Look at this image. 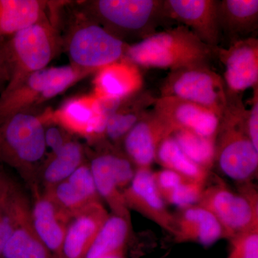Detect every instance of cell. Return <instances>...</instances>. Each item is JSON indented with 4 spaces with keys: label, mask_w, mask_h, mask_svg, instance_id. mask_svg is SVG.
<instances>
[{
    "label": "cell",
    "mask_w": 258,
    "mask_h": 258,
    "mask_svg": "<svg viewBox=\"0 0 258 258\" xmlns=\"http://www.w3.org/2000/svg\"><path fill=\"white\" fill-rule=\"evenodd\" d=\"M171 137L185 155L206 170H211L215 162L216 138L203 137L184 129L174 131Z\"/></svg>",
    "instance_id": "f1b7e54d"
},
{
    "label": "cell",
    "mask_w": 258,
    "mask_h": 258,
    "mask_svg": "<svg viewBox=\"0 0 258 258\" xmlns=\"http://www.w3.org/2000/svg\"><path fill=\"white\" fill-rule=\"evenodd\" d=\"M218 3L215 0H166L163 1V10L164 15L182 24L214 50L221 33Z\"/></svg>",
    "instance_id": "7c38bea8"
},
{
    "label": "cell",
    "mask_w": 258,
    "mask_h": 258,
    "mask_svg": "<svg viewBox=\"0 0 258 258\" xmlns=\"http://www.w3.org/2000/svg\"><path fill=\"white\" fill-rule=\"evenodd\" d=\"M174 217L172 235L176 243L195 242L210 246L226 239L225 231L216 217L200 205L181 209Z\"/></svg>",
    "instance_id": "ac0fdd59"
},
{
    "label": "cell",
    "mask_w": 258,
    "mask_h": 258,
    "mask_svg": "<svg viewBox=\"0 0 258 258\" xmlns=\"http://www.w3.org/2000/svg\"><path fill=\"white\" fill-rule=\"evenodd\" d=\"M227 258H258V228L244 232L231 239Z\"/></svg>",
    "instance_id": "1f68e13d"
},
{
    "label": "cell",
    "mask_w": 258,
    "mask_h": 258,
    "mask_svg": "<svg viewBox=\"0 0 258 258\" xmlns=\"http://www.w3.org/2000/svg\"><path fill=\"white\" fill-rule=\"evenodd\" d=\"M71 139L64 134V129L58 125H50L46 128L45 125V142L46 148L52 152V155L60 152L64 144Z\"/></svg>",
    "instance_id": "e575fe53"
},
{
    "label": "cell",
    "mask_w": 258,
    "mask_h": 258,
    "mask_svg": "<svg viewBox=\"0 0 258 258\" xmlns=\"http://www.w3.org/2000/svg\"><path fill=\"white\" fill-rule=\"evenodd\" d=\"M101 258H125L123 255V252H117V253H113L108 254V255L104 256Z\"/></svg>",
    "instance_id": "74e56055"
},
{
    "label": "cell",
    "mask_w": 258,
    "mask_h": 258,
    "mask_svg": "<svg viewBox=\"0 0 258 258\" xmlns=\"http://www.w3.org/2000/svg\"><path fill=\"white\" fill-rule=\"evenodd\" d=\"M48 3L40 0H0V38L47 20Z\"/></svg>",
    "instance_id": "cb8c5ba5"
},
{
    "label": "cell",
    "mask_w": 258,
    "mask_h": 258,
    "mask_svg": "<svg viewBox=\"0 0 258 258\" xmlns=\"http://www.w3.org/2000/svg\"><path fill=\"white\" fill-rule=\"evenodd\" d=\"M44 123L50 121L70 133L88 140L104 138L108 117L97 113L96 97L83 96L70 99L52 112L41 115Z\"/></svg>",
    "instance_id": "5bb4252c"
},
{
    "label": "cell",
    "mask_w": 258,
    "mask_h": 258,
    "mask_svg": "<svg viewBox=\"0 0 258 258\" xmlns=\"http://www.w3.org/2000/svg\"><path fill=\"white\" fill-rule=\"evenodd\" d=\"M60 38L48 19L17 32L5 42L9 67L8 93L23 84L29 76L47 66L60 49Z\"/></svg>",
    "instance_id": "3957f363"
},
{
    "label": "cell",
    "mask_w": 258,
    "mask_h": 258,
    "mask_svg": "<svg viewBox=\"0 0 258 258\" xmlns=\"http://www.w3.org/2000/svg\"><path fill=\"white\" fill-rule=\"evenodd\" d=\"M45 191L71 216L91 204L102 203L91 168L85 162L69 178Z\"/></svg>",
    "instance_id": "d6986e66"
},
{
    "label": "cell",
    "mask_w": 258,
    "mask_h": 258,
    "mask_svg": "<svg viewBox=\"0 0 258 258\" xmlns=\"http://www.w3.org/2000/svg\"><path fill=\"white\" fill-rule=\"evenodd\" d=\"M198 205L216 217L227 240L258 228V194L251 182L240 184L235 191L219 180L205 186Z\"/></svg>",
    "instance_id": "5b68a950"
},
{
    "label": "cell",
    "mask_w": 258,
    "mask_h": 258,
    "mask_svg": "<svg viewBox=\"0 0 258 258\" xmlns=\"http://www.w3.org/2000/svg\"><path fill=\"white\" fill-rule=\"evenodd\" d=\"M215 49L225 67L223 80L227 94L238 95L257 86V39L246 37L232 42L227 48Z\"/></svg>",
    "instance_id": "8fae6325"
},
{
    "label": "cell",
    "mask_w": 258,
    "mask_h": 258,
    "mask_svg": "<svg viewBox=\"0 0 258 258\" xmlns=\"http://www.w3.org/2000/svg\"><path fill=\"white\" fill-rule=\"evenodd\" d=\"M94 95L124 100L140 92L143 79L138 66L123 57L97 71Z\"/></svg>",
    "instance_id": "ffe728a7"
},
{
    "label": "cell",
    "mask_w": 258,
    "mask_h": 258,
    "mask_svg": "<svg viewBox=\"0 0 258 258\" xmlns=\"http://www.w3.org/2000/svg\"><path fill=\"white\" fill-rule=\"evenodd\" d=\"M109 216L103 203L91 204L71 215L60 258H83Z\"/></svg>",
    "instance_id": "e0dca14e"
},
{
    "label": "cell",
    "mask_w": 258,
    "mask_h": 258,
    "mask_svg": "<svg viewBox=\"0 0 258 258\" xmlns=\"http://www.w3.org/2000/svg\"><path fill=\"white\" fill-rule=\"evenodd\" d=\"M14 186L13 182L8 179L0 169V203L6 198Z\"/></svg>",
    "instance_id": "8d00e7d4"
},
{
    "label": "cell",
    "mask_w": 258,
    "mask_h": 258,
    "mask_svg": "<svg viewBox=\"0 0 258 258\" xmlns=\"http://www.w3.org/2000/svg\"><path fill=\"white\" fill-rule=\"evenodd\" d=\"M213 49L205 45L186 27L152 34L128 45L125 58L138 67L171 71L208 64Z\"/></svg>",
    "instance_id": "6da1fadb"
},
{
    "label": "cell",
    "mask_w": 258,
    "mask_h": 258,
    "mask_svg": "<svg viewBox=\"0 0 258 258\" xmlns=\"http://www.w3.org/2000/svg\"><path fill=\"white\" fill-rule=\"evenodd\" d=\"M9 80V67L5 43H0V83Z\"/></svg>",
    "instance_id": "d590c367"
},
{
    "label": "cell",
    "mask_w": 258,
    "mask_h": 258,
    "mask_svg": "<svg viewBox=\"0 0 258 258\" xmlns=\"http://www.w3.org/2000/svg\"><path fill=\"white\" fill-rule=\"evenodd\" d=\"M98 195L113 215L131 220L123 191L132 182L137 168L120 153L106 152L95 156L89 164Z\"/></svg>",
    "instance_id": "ba28073f"
},
{
    "label": "cell",
    "mask_w": 258,
    "mask_h": 258,
    "mask_svg": "<svg viewBox=\"0 0 258 258\" xmlns=\"http://www.w3.org/2000/svg\"><path fill=\"white\" fill-rule=\"evenodd\" d=\"M172 133L154 111L147 112L122 141L124 155L137 169L152 168L158 148Z\"/></svg>",
    "instance_id": "9a60e30c"
},
{
    "label": "cell",
    "mask_w": 258,
    "mask_h": 258,
    "mask_svg": "<svg viewBox=\"0 0 258 258\" xmlns=\"http://www.w3.org/2000/svg\"><path fill=\"white\" fill-rule=\"evenodd\" d=\"M57 67L46 68L29 76L13 91L0 95V125L10 117L28 111L30 107L42 103V93L53 79Z\"/></svg>",
    "instance_id": "44dd1931"
},
{
    "label": "cell",
    "mask_w": 258,
    "mask_h": 258,
    "mask_svg": "<svg viewBox=\"0 0 258 258\" xmlns=\"http://www.w3.org/2000/svg\"><path fill=\"white\" fill-rule=\"evenodd\" d=\"M218 21L221 30L232 42L246 38L257 27V0H223L218 3Z\"/></svg>",
    "instance_id": "7402d4cb"
},
{
    "label": "cell",
    "mask_w": 258,
    "mask_h": 258,
    "mask_svg": "<svg viewBox=\"0 0 258 258\" xmlns=\"http://www.w3.org/2000/svg\"><path fill=\"white\" fill-rule=\"evenodd\" d=\"M45 123L28 111L17 113L0 125V161L32 177L46 152Z\"/></svg>",
    "instance_id": "277c9868"
},
{
    "label": "cell",
    "mask_w": 258,
    "mask_h": 258,
    "mask_svg": "<svg viewBox=\"0 0 258 258\" xmlns=\"http://www.w3.org/2000/svg\"><path fill=\"white\" fill-rule=\"evenodd\" d=\"M153 111L172 132L184 129L203 137L216 138L220 117L215 112L175 97L159 96Z\"/></svg>",
    "instance_id": "30bf717a"
},
{
    "label": "cell",
    "mask_w": 258,
    "mask_h": 258,
    "mask_svg": "<svg viewBox=\"0 0 258 258\" xmlns=\"http://www.w3.org/2000/svg\"><path fill=\"white\" fill-rule=\"evenodd\" d=\"M131 230V220L113 214L109 215L83 258H101L123 252Z\"/></svg>",
    "instance_id": "484cf974"
},
{
    "label": "cell",
    "mask_w": 258,
    "mask_h": 258,
    "mask_svg": "<svg viewBox=\"0 0 258 258\" xmlns=\"http://www.w3.org/2000/svg\"><path fill=\"white\" fill-rule=\"evenodd\" d=\"M206 183L184 181L175 189L163 197L167 205H174L180 210L198 205L201 199Z\"/></svg>",
    "instance_id": "4dcf8cb0"
},
{
    "label": "cell",
    "mask_w": 258,
    "mask_h": 258,
    "mask_svg": "<svg viewBox=\"0 0 258 258\" xmlns=\"http://www.w3.org/2000/svg\"><path fill=\"white\" fill-rule=\"evenodd\" d=\"M91 74L92 73L75 67L72 64L57 67V73L53 79L42 93V102L60 94L74 83Z\"/></svg>",
    "instance_id": "f546056e"
},
{
    "label": "cell",
    "mask_w": 258,
    "mask_h": 258,
    "mask_svg": "<svg viewBox=\"0 0 258 258\" xmlns=\"http://www.w3.org/2000/svg\"><path fill=\"white\" fill-rule=\"evenodd\" d=\"M84 163V152L79 142L70 140L60 152L52 155L42 170V184L45 190L69 178Z\"/></svg>",
    "instance_id": "4316f807"
},
{
    "label": "cell",
    "mask_w": 258,
    "mask_h": 258,
    "mask_svg": "<svg viewBox=\"0 0 258 258\" xmlns=\"http://www.w3.org/2000/svg\"><path fill=\"white\" fill-rule=\"evenodd\" d=\"M255 88V87H254ZM244 128L254 147L258 149V93L257 86L254 90L252 106L246 110L244 114Z\"/></svg>",
    "instance_id": "836d02e7"
},
{
    "label": "cell",
    "mask_w": 258,
    "mask_h": 258,
    "mask_svg": "<svg viewBox=\"0 0 258 258\" xmlns=\"http://www.w3.org/2000/svg\"><path fill=\"white\" fill-rule=\"evenodd\" d=\"M246 109L237 96L227 95V104L216 136L215 162L227 177L239 184L251 182L258 170V149L244 128Z\"/></svg>",
    "instance_id": "7a4b0ae2"
},
{
    "label": "cell",
    "mask_w": 258,
    "mask_h": 258,
    "mask_svg": "<svg viewBox=\"0 0 258 258\" xmlns=\"http://www.w3.org/2000/svg\"><path fill=\"white\" fill-rule=\"evenodd\" d=\"M127 47L99 24L88 23L73 32L68 52L71 64L93 73L123 58Z\"/></svg>",
    "instance_id": "52a82bcc"
},
{
    "label": "cell",
    "mask_w": 258,
    "mask_h": 258,
    "mask_svg": "<svg viewBox=\"0 0 258 258\" xmlns=\"http://www.w3.org/2000/svg\"><path fill=\"white\" fill-rule=\"evenodd\" d=\"M30 215L32 227L38 238L56 258H60L71 215L45 191L37 195Z\"/></svg>",
    "instance_id": "2e32d148"
},
{
    "label": "cell",
    "mask_w": 258,
    "mask_h": 258,
    "mask_svg": "<svg viewBox=\"0 0 258 258\" xmlns=\"http://www.w3.org/2000/svg\"><path fill=\"white\" fill-rule=\"evenodd\" d=\"M157 98L151 93L139 92L122 101L118 109L107 120L104 138L112 143H122L126 134L142 119Z\"/></svg>",
    "instance_id": "d4e9b609"
},
{
    "label": "cell",
    "mask_w": 258,
    "mask_h": 258,
    "mask_svg": "<svg viewBox=\"0 0 258 258\" xmlns=\"http://www.w3.org/2000/svg\"><path fill=\"white\" fill-rule=\"evenodd\" d=\"M30 210L26 200L20 209L14 232L3 249L2 258H56L35 233Z\"/></svg>",
    "instance_id": "603a6c76"
},
{
    "label": "cell",
    "mask_w": 258,
    "mask_h": 258,
    "mask_svg": "<svg viewBox=\"0 0 258 258\" xmlns=\"http://www.w3.org/2000/svg\"><path fill=\"white\" fill-rule=\"evenodd\" d=\"M123 198L129 210H135L173 235L175 217L158 191L152 168L137 169Z\"/></svg>",
    "instance_id": "4fadbf2b"
},
{
    "label": "cell",
    "mask_w": 258,
    "mask_h": 258,
    "mask_svg": "<svg viewBox=\"0 0 258 258\" xmlns=\"http://www.w3.org/2000/svg\"><path fill=\"white\" fill-rule=\"evenodd\" d=\"M154 179L158 191L162 198L184 181L189 180L175 171L163 168L161 170L154 171Z\"/></svg>",
    "instance_id": "d6a6232c"
},
{
    "label": "cell",
    "mask_w": 258,
    "mask_h": 258,
    "mask_svg": "<svg viewBox=\"0 0 258 258\" xmlns=\"http://www.w3.org/2000/svg\"><path fill=\"white\" fill-rule=\"evenodd\" d=\"M160 96H171L196 103L221 118L227 104L223 78L208 64H198L171 71L160 88Z\"/></svg>",
    "instance_id": "8992f818"
},
{
    "label": "cell",
    "mask_w": 258,
    "mask_h": 258,
    "mask_svg": "<svg viewBox=\"0 0 258 258\" xmlns=\"http://www.w3.org/2000/svg\"><path fill=\"white\" fill-rule=\"evenodd\" d=\"M155 162L163 169L175 171L191 181L206 183L210 174V171L185 155L171 135L164 139L158 148Z\"/></svg>",
    "instance_id": "83f0119b"
},
{
    "label": "cell",
    "mask_w": 258,
    "mask_h": 258,
    "mask_svg": "<svg viewBox=\"0 0 258 258\" xmlns=\"http://www.w3.org/2000/svg\"><path fill=\"white\" fill-rule=\"evenodd\" d=\"M89 8L108 31L125 34L148 31L164 14L163 1L157 0H98Z\"/></svg>",
    "instance_id": "9c48e42d"
}]
</instances>
